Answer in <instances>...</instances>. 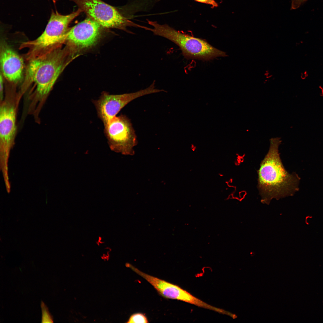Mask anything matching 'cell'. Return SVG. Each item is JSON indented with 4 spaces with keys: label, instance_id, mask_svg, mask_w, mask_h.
I'll use <instances>...</instances> for the list:
<instances>
[{
    "label": "cell",
    "instance_id": "6da1fadb",
    "mask_svg": "<svg viewBox=\"0 0 323 323\" xmlns=\"http://www.w3.org/2000/svg\"><path fill=\"white\" fill-rule=\"evenodd\" d=\"M67 48L61 46L32 58L28 63L20 92L29 88L33 92L31 112L35 113L43 104L56 80L69 62Z\"/></svg>",
    "mask_w": 323,
    "mask_h": 323
},
{
    "label": "cell",
    "instance_id": "9c48e42d",
    "mask_svg": "<svg viewBox=\"0 0 323 323\" xmlns=\"http://www.w3.org/2000/svg\"><path fill=\"white\" fill-rule=\"evenodd\" d=\"M126 266L149 283L162 296L166 298L180 300L204 308L210 305L192 295L179 286L146 273L129 263Z\"/></svg>",
    "mask_w": 323,
    "mask_h": 323
},
{
    "label": "cell",
    "instance_id": "277c9868",
    "mask_svg": "<svg viewBox=\"0 0 323 323\" xmlns=\"http://www.w3.org/2000/svg\"><path fill=\"white\" fill-rule=\"evenodd\" d=\"M79 9L71 13L63 15L52 11L43 33L36 39L22 43L20 48H27L25 57L27 60L61 46L65 42L66 34L71 22L81 12Z\"/></svg>",
    "mask_w": 323,
    "mask_h": 323
},
{
    "label": "cell",
    "instance_id": "5b68a950",
    "mask_svg": "<svg viewBox=\"0 0 323 323\" xmlns=\"http://www.w3.org/2000/svg\"><path fill=\"white\" fill-rule=\"evenodd\" d=\"M21 96L11 87L7 89L4 98L0 102V168L4 176L8 175V161L15 144L17 110Z\"/></svg>",
    "mask_w": 323,
    "mask_h": 323
},
{
    "label": "cell",
    "instance_id": "52a82bcc",
    "mask_svg": "<svg viewBox=\"0 0 323 323\" xmlns=\"http://www.w3.org/2000/svg\"><path fill=\"white\" fill-rule=\"evenodd\" d=\"M104 132L112 151L125 155H133L137 144V136L130 120L126 115L115 116L104 124Z\"/></svg>",
    "mask_w": 323,
    "mask_h": 323
},
{
    "label": "cell",
    "instance_id": "3957f363",
    "mask_svg": "<svg viewBox=\"0 0 323 323\" xmlns=\"http://www.w3.org/2000/svg\"><path fill=\"white\" fill-rule=\"evenodd\" d=\"M147 21L152 28L147 27L146 30L173 42L179 47L186 58L207 60L227 56L225 52L214 47L204 39L183 33L166 24L162 25L148 19Z\"/></svg>",
    "mask_w": 323,
    "mask_h": 323
},
{
    "label": "cell",
    "instance_id": "9a60e30c",
    "mask_svg": "<svg viewBox=\"0 0 323 323\" xmlns=\"http://www.w3.org/2000/svg\"><path fill=\"white\" fill-rule=\"evenodd\" d=\"M198 2L211 5L213 8L217 7L218 4L214 0H194Z\"/></svg>",
    "mask_w": 323,
    "mask_h": 323
},
{
    "label": "cell",
    "instance_id": "7a4b0ae2",
    "mask_svg": "<svg viewBox=\"0 0 323 323\" xmlns=\"http://www.w3.org/2000/svg\"><path fill=\"white\" fill-rule=\"evenodd\" d=\"M268 153L258 170L257 188L263 204L293 196L299 190L301 178L295 172L289 173L282 162L279 151L280 138L270 139Z\"/></svg>",
    "mask_w": 323,
    "mask_h": 323
},
{
    "label": "cell",
    "instance_id": "7c38bea8",
    "mask_svg": "<svg viewBox=\"0 0 323 323\" xmlns=\"http://www.w3.org/2000/svg\"><path fill=\"white\" fill-rule=\"evenodd\" d=\"M127 323H147L149 322L146 316L142 313H138L133 314L129 317Z\"/></svg>",
    "mask_w": 323,
    "mask_h": 323
},
{
    "label": "cell",
    "instance_id": "8992f818",
    "mask_svg": "<svg viewBox=\"0 0 323 323\" xmlns=\"http://www.w3.org/2000/svg\"><path fill=\"white\" fill-rule=\"evenodd\" d=\"M75 3L79 9L88 17L98 23L102 27L115 28L132 33L127 27L143 28L144 26L135 23L123 16L115 7L101 0H70Z\"/></svg>",
    "mask_w": 323,
    "mask_h": 323
},
{
    "label": "cell",
    "instance_id": "2e32d148",
    "mask_svg": "<svg viewBox=\"0 0 323 323\" xmlns=\"http://www.w3.org/2000/svg\"><path fill=\"white\" fill-rule=\"evenodd\" d=\"M0 102L2 101L4 98V77L0 72Z\"/></svg>",
    "mask_w": 323,
    "mask_h": 323
},
{
    "label": "cell",
    "instance_id": "30bf717a",
    "mask_svg": "<svg viewBox=\"0 0 323 323\" xmlns=\"http://www.w3.org/2000/svg\"><path fill=\"white\" fill-rule=\"evenodd\" d=\"M0 72L10 85L16 86L23 80V59L4 41L0 48Z\"/></svg>",
    "mask_w": 323,
    "mask_h": 323
},
{
    "label": "cell",
    "instance_id": "ba28073f",
    "mask_svg": "<svg viewBox=\"0 0 323 323\" xmlns=\"http://www.w3.org/2000/svg\"><path fill=\"white\" fill-rule=\"evenodd\" d=\"M155 82L154 81L145 89L133 93L113 95L103 92L98 100L93 101L98 117L104 124L116 116L122 108L132 100L145 95L165 91L156 88Z\"/></svg>",
    "mask_w": 323,
    "mask_h": 323
},
{
    "label": "cell",
    "instance_id": "4fadbf2b",
    "mask_svg": "<svg viewBox=\"0 0 323 323\" xmlns=\"http://www.w3.org/2000/svg\"><path fill=\"white\" fill-rule=\"evenodd\" d=\"M42 312V322H52L53 320L51 314L44 304L42 302L41 305Z\"/></svg>",
    "mask_w": 323,
    "mask_h": 323
},
{
    "label": "cell",
    "instance_id": "8fae6325",
    "mask_svg": "<svg viewBox=\"0 0 323 323\" xmlns=\"http://www.w3.org/2000/svg\"><path fill=\"white\" fill-rule=\"evenodd\" d=\"M102 27L98 23L88 17L69 29L65 41L69 45L84 48L94 45L100 37Z\"/></svg>",
    "mask_w": 323,
    "mask_h": 323
},
{
    "label": "cell",
    "instance_id": "5bb4252c",
    "mask_svg": "<svg viewBox=\"0 0 323 323\" xmlns=\"http://www.w3.org/2000/svg\"><path fill=\"white\" fill-rule=\"evenodd\" d=\"M308 0H291V10H295L299 7Z\"/></svg>",
    "mask_w": 323,
    "mask_h": 323
}]
</instances>
